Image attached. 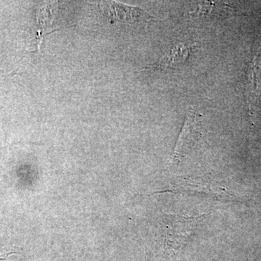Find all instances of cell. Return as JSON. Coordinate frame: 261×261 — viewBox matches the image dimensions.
Listing matches in <instances>:
<instances>
[{
	"label": "cell",
	"instance_id": "7a4b0ae2",
	"mask_svg": "<svg viewBox=\"0 0 261 261\" xmlns=\"http://www.w3.org/2000/svg\"><path fill=\"white\" fill-rule=\"evenodd\" d=\"M202 115L190 109L187 111L185 124L178 137L172 154V161H178L191 150L200 138Z\"/></svg>",
	"mask_w": 261,
	"mask_h": 261
},
{
	"label": "cell",
	"instance_id": "52a82bcc",
	"mask_svg": "<svg viewBox=\"0 0 261 261\" xmlns=\"http://www.w3.org/2000/svg\"><path fill=\"white\" fill-rule=\"evenodd\" d=\"M14 253L15 252H10V253L6 254V255H0V261L5 260V259L7 258V257Z\"/></svg>",
	"mask_w": 261,
	"mask_h": 261
},
{
	"label": "cell",
	"instance_id": "6da1fadb",
	"mask_svg": "<svg viewBox=\"0 0 261 261\" xmlns=\"http://www.w3.org/2000/svg\"><path fill=\"white\" fill-rule=\"evenodd\" d=\"M204 216L189 217L180 215L163 214L162 224L166 251L172 254L179 252L188 243Z\"/></svg>",
	"mask_w": 261,
	"mask_h": 261
},
{
	"label": "cell",
	"instance_id": "277c9868",
	"mask_svg": "<svg viewBox=\"0 0 261 261\" xmlns=\"http://www.w3.org/2000/svg\"><path fill=\"white\" fill-rule=\"evenodd\" d=\"M233 8L222 2H200L197 8L189 14L196 16L227 18L233 14Z\"/></svg>",
	"mask_w": 261,
	"mask_h": 261
},
{
	"label": "cell",
	"instance_id": "5b68a950",
	"mask_svg": "<svg viewBox=\"0 0 261 261\" xmlns=\"http://www.w3.org/2000/svg\"><path fill=\"white\" fill-rule=\"evenodd\" d=\"M192 46L188 44L183 43L178 44L173 48L168 56L163 57L162 59L160 60L159 63L152 65V68L163 70L181 64L188 58Z\"/></svg>",
	"mask_w": 261,
	"mask_h": 261
},
{
	"label": "cell",
	"instance_id": "8992f818",
	"mask_svg": "<svg viewBox=\"0 0 261 261\" xmlns=\"http://www.w3.org/2000/svg\"><path fill=\"white\" fill-rule=\"evenodd\" d=\"M259 53H257V56L254 59L253 66L252 67L250 73V84H249V100L250 101V107L256 106L257 97L259 94V87H260V60L258 61Z\"/></svg>",
	"mask_w": 261,
	"mask_h": 261
},
{
	"label": "cell",
	"instance_id": "3957f363",
	"mask_svg": "<svg viewBox=\"0 0 261 261\" xmlns=\"http://www.w3.org/2000/svg\"><path fill=\"white\" fill-rule=\"evenodd\" d=\"M103 13L116 21L134 23L140 20H150L152 16L139 8L119 4L114 2H104L99 5Z\"/></svg>",
	"mask_w": 261,
	"mask_h": 261
}]
</instances>
